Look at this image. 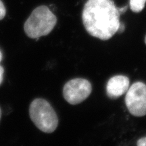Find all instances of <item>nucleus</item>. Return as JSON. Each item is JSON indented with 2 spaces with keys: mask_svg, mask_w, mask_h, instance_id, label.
<instances>
[{
  "mask_svg": "<svg viewBox=\"0 0 146 146\" xmlns=\"http://www.w3.org/2000/svg\"><path fill=\"white\" fill-rule=\"evenodd\" d=\"M125 104L131 114L137 117L146 115V85L142 82L133 83L127 91Z\"/></svg>",
  "mask_w": 146,
  "mask_h": 146,
  "instance_id": "nucleus-4",
  "label": "nucleus"
},
{
  "mask_svg": "<svg viewBox=\"0 0 146 146\" xmlns=\"http://www.w3.org/2000/svg\"><path fill=\"white\" fill-rule=\"evenodd\" d=\"M127 6H125V7H123V8H118V12H119L120 14H123L124 12H125L127 10Z\"/></svg>",
  "mask_w": 146,
  "mask_h": 146,
  "instance_id": "nucleus-11",
  "label": "nucleus"
},
{
  "mask_svg": "<svg viewBox=\"0 0 146 146\" xmlns=\"http://www.w3.org/2000/svg\"><path fill=\"white\" fill-rule=\"evenodd\" d=\"M120 15L112 0H87L84 5L82 20L90 35L106 41L117 33L120 25Z\"/></svg>",
  "mask_w": 146,
  "mask_h": 146,
  "instance_id": "nucleus-1",
  "label": "nucleus"
},
{
  "mask_svg": "<svg viewBox=\"0 0 146 146\" xmlns=\"http://www.w3.org/2000/svg\"><path fill=\"white\" fill-rule=\"evenodd\" d=\"M29 116L40 131L46 133L55 131L58 125V117L53 107L47 100L36 98L29 106Z\"/></svg>",
  "mask_w": 146,
  "mask_h": 146,
  "instance_id": "nucleus-3",
  "label": "nucleus"
},
{
  "mask_svg": "<svg viewBox=\"0 0 146 146\" xmlns=\"http://www.w3.org/2000/svg\"><path fill=\"white\" fill-rule=\"evenodd\" d=\"M124 30H125V26H124V25L123 23H120V27H119V28H118V30L117 32L122 33V32L124 31Z\"/></svg>",
  "mask_w": 146,
  "mask_h": 146,
  "instance_id": "nucleus-12",
  "label": "nucleus"
},
{
  "mask_svg": "<svg viewBox=\"0 0 146 146\" xmlns=\"http://www.w3.org/2000/svg\"><path fill=\"white\" fill-rule=\"evenodd\" d=\"M92 86L88 80L77 78L70 80L63 88V96L70 104L76 105L83 102L90 96Z\"/></svg>",
  "mask_w": 146,
  "mask_h": 146,
  "instance_id": "nucleus-5",
  "label": "nucleus"
},
{
  "mask_svg": "<svg viewBox=\"0 0 146 146\" xmlns=\"http://www.w3.org/2000/svg\"><path fill=\"white\" fill-rule=\"evenodd\" d=\"M3 74H4V69L1 66H0V85L3 82Z\"/></svg>",
  "mask_w": 146,
  "mask_h": 146,
  "instance_id": "nucleus-10",
  "label": "nucleus"
},
{
  "mask_svg": "<svg viewBox=\"0 0 146 146\" xmlns=\"http://www.w3.org/2000/svg\"><path fill=\"white\" fill-rule=\"evenodd\" d=\"M57 23V18L46 5H41L33 11L24 25L25 34L31 39H39L52 32Z\"/></svg>",
  "mask_w": 146,
  "mask_h": 146,
  "instance_id": "nucleus-2",
  "label": "nucleus"
},
{
  "mask_svg": "<svg viewBox=\"0 0 146 146\" xmlns=\"http://www.w3.org/2000/svg\"><path fill=\"white\" fill-rule=\"evenodd\" d=\"M2 58H3V54H2V52H1V51L0 50V62H1V60H2Z\"/></svg>",
  "mask_w": 146,
  "mask_h": 146,
  "instance_id": "nucleus-13",
  "label": "nucleus"
},
{
  "mask_svg": "<svg viewBox=\"0 0 146 146\" xmlns=\"http://www.w3.org/2000/svg\"><path fill=\"white\" fill-rule=\"evenodd\" d=\"M1 110L0 108V119H1Z\"/></svg>",
  "mask_w": 146,
  "mask_h": 146,
  "instance_id": "nucleus-14",
  "label": "nucleus"
},
{
  "mask_svg": "<svg viewBox=\"0 0 146 146\" xmlns=\"http://www.w3.org/2000/svg\"><path fill=\"white\" fill-rule=\"evenodd\" d=\"M6 14V9L1 0H0V21L4 18Z\"/></svg>",
  "mask_w": 146,
  "mask_h": 146,
  "instance_id": "nucleus-8",
  "label": "nucleus"
},
{
  "mask_svg": "<svg viewBox=\"0 0 146 146\" xmlns=\"http://www.w3.org/2000/svg\"><path fill=\"white\" fill-rule=\"evenodd\" d=\"M130 81L127 76L116 75L113 76L107 83L106 92L111 99H116L127 93L129 88Z\"/></svg>",
  "mask_w": 146,
  "mask_h": 146,
  "instance_id": "nucleus-6",
  "label": "nucleus"
},
{
  "mask_svg": "<svg viewBox=\"0 0 146 146\" xmlns=\"http://www.w3.org/2000/svg\"><path fill=\"white\" fill-rule=\"evenodd\" d=\"M137 146H146V137L139 139L137 142Z\"/></svg>",
  "mask_w": 146,
  "mask_h": 146,
  "instance_id": "nucleus-9",
  "label": "nucleus"
},
{
  "mask_svg": "<svg viewBox=\"0 0 146 146\" xmlns=\"http://www.w3.org/2000/svg\"><path fill=\"white\" fill-rule=\"evenodd\" d=\"M145 43L146 44V36H145Z\"/></svg>",
  "mask_w": 146,
  "mask_h": 146,
  "instance_id": "nucleus-15",
  "label": "nucleus"
},
{
  "mask_svg": "<svg viewBox=\"0 0 146 146\" xmlns=\"http://www.w3.org/2000/svg\"><path fill=\"white\" fill-rule=\"evenodd\" d=\"M146 3V0H130L129 5L131 11L135 13L141 12L143 10Z\"/></svg>",
  "mask_w": 146,
  "mask_h": 146,
  "instance_id": "nucleus-7",
  "label": "nucleus"
}]
</instances>
